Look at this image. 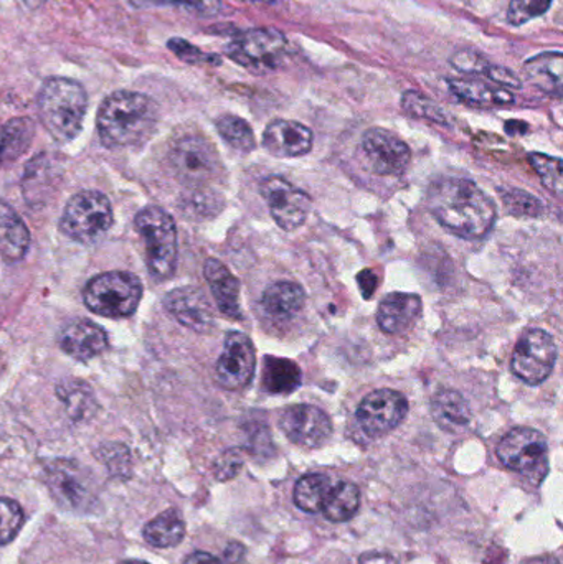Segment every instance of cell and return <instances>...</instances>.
<instances>
[{
    "label": "cell",
    "instance_id": "6da1fadb",
    "mask_svg": "<svg viewBox=\"0 0 563 564\" xmlns=\"http://www.w3.org/2000/svg\"><path fill=\"white\" fill-rule=\"evenodd\" d=\"M429 210L440 225L465 240L486 237L496 221V205L475 182L445 177L430 185Z\"/></svg>",
    "mask_w": 563,
    "mask_h": 564
},
{
    "label": "cell",
    "instance_id": "7a4b0ae2",
    "mask_svg": "<svg viewBox=\"0 0 563 564\" xmlns=\"http://www.w3.org/2000/svg\"><path fill=\"white\" fill-rule=\"evenodd\" d=\"M159 109L154 99L142 93L116 91L98 109L99 141L105 148L141 144L154 132Z\"/></svg>",
    "mask_w": 563,
    "mask_h": 564
},
{
    "label": "cell",
    "instance_id": "3957f363",
    "mask_svg": "<svg viewBox=\"0 0 563 564\" xmlns=\"http://www.w3.org/2000/svg\"><path fill=\"white\" fill-rule=\"evenodd\" d=\"M88 111V95L78 82L48 78L39 93V115L43 128L56 142L73 141Z\"/></svg>",
    "mask_w": 563,
    "mask_h": 564
},
{
    "label": "cell",
    "instance_id": "277c9868",
    "mask_svg": "<svg viewBox=\"0 0 563 564\" xmlns=\"http://www.w3.org/2000/svg\"><path fill=\"white\" fill-rule=\"evenodd\" d=\"M136 230L145 245V261L155 280H169L177 268V230L161 207H145L136 215Z\"/></svg>",
    "mask_w": 563,
    "mask_h": 564
},
{
    "label": "cell",
    "instance_id": "5b68a950",
    "mask_svg": "<svg viewBox=\"0 0 563 564\" xmlns=\"http://www.w3.org/2000/svg\"><path fill=\"white\" fill-rule=\"evenodd\" d=\"M115 224L111 202L101 192L73 195L63 210L59 230L76 243L93 245L108 235Z\"/></svg>",
    "mask_w": 563,
    "mask_h": 564
},
{
    "label": "cell",
    "instance_id": "8992f818",
    "mask_svg": "<svg viewBox=\"0 0 563 564\" xmlns=\"http://www.w3.org/2000/svg\"><path fill=\"white\" fill-rule=\"evenodd\" d=\"M142 297V284L134 274L111 271L93 278L86 284L83 299L93 314L121 318L134 314Z\"/></svg>",
    "mask_w": 563,
    "mask_h": 564
},
{
    "label": "cell",
    "instance_id": "52a82bcc",
    "mask_svg": "<svg viewBox=\"0 0 563 564\" xmlns=\"http://www.w3.org/2000/svg\"><path fill=\"white\" fill-rule=\"evenodd\" d=\"M225 52L228 58L255 75H267L286 62L288 40L280 30L270 26L251 29L231 40Z\"/></svg>",
    "mask_w": 563,
    "mask_h": 564
},
{
    "label": "cell",
    "instance_id": "ba28073f",
    "mask_svg": "<svg viewBox=\"0 0 563 564\" xmlns=\"http://www.w3.org/2000/svg\"><path fill=\"white\" fill-rule=\"evenodd\" d=\"M169 164L187 188H207L218 178L221 161L214 145L202 135H184L169 151Z\"/></svg>",
    "mask_w": 563,
    "mask_h": 564
},
{
    "label": "cell",
    "instance_id": "9c48e42d",
    "mask_svg": "<svg viewBox=\"0 0 563 564\" xmlns=\"http://www.w3.org/2000/svg\"><path fill=\"white\" fill-rule=\"evenodd\" d=\"M53 500L66 512L91 513L98 506V494L88 474L73 460L56 459L43 474Z\"/></svg>",
    "mask_w": 563,
    "mask_h": 564
},
{
    "label": "cell",
    "instance_id": "30bf717a",
    "mask_svg": "<svg viewBox=\"0 0 563 564\" xmlns=\"http://www.w3.org/2000/svg\"><path fill=\"white\" fill-rule=\"evenodd\" d=\"M502 466L515 473L544 479L549 469V444L541 431L516 427L509 431L496 447Z\"/></svg>",
    "mask_w": 563,
    "mask_h": 564
},
{
    "label": "cell",
    "instance_id": "8fae6325",
    "mask_svg": "<svg viewBox=\"0 0 563 564\" xmlns=\"http://www.w3.org/2000/svg\"><path fill=\"white\" fill-rule=\"evenodd\" d=\"M557 361V345L554 337L542 328L524 332L516 345L511 358V370L519 380L538 387L544 383Z\"/></svg>",
    "mask_w": 563,
    "mask_h": 564
},
{
    "label": "cell",
    "instance_id": "7c38bea8",
    "mask_svg": "<svg viewBox=\"0 0 563 564\" xmlns=\"http://www.w3.org/2000/svg\"><path fill=\"white\" fill-rule=\"evenodd\" d=\"M260 192L278 227L293 231L306 224L313 208V200L306 192L294 187L280 175L264 178L261 182Z\"/></svg>",
    "mask_w": 563,
    "mask_h": 564
},
{
    "label": "cell",
    "instance_id": "4fadbf2b",
    "mask_svg": "<svg viewBox=\"0 0 563 564\" xmlns=\"http://www.w3.org/2000/svg\"><path fill=\"white\" fill-rule=\"evenodd\" d=\"M409 413V401L400 391L382 388L364 398L357 408V421L364 433L380 437L399 427Z\"/></svg>",
    "mask_w": 563,
    "mask_h": 564
},
{
    "label": "cell",
    "instance_id": "5bb4252c",
    "mask_svg": "<svg viewBox=\"0 0 563 564\" xmlns=\"http://www.w3.org/2000/svg\"><path fill=\"white\" fill-rule=\"evenodd\" d=\"M257 351L243 332H228L225 347L215 368V378L225 390L237 391L253 380Z\"/></svg>",
    "mask_w": 563,
    "mask_h": 564
},
{
    "label": "cell",
    "instance_id": "9a60e30c",
    "mask_svg": "<svg viewBox=\"0 0 563 564\" xmlns=\"http://www.w3.org/2000/svg\"><path fill=\"white\" fill-rule=\"evenodd\" d=\"M362 152L370 171L383 177H399L412 161L409 144L382 128L369 129L364 134Z\"/></svg>",
    "mask_w": 563,
    "mask_h": 564
},
{
    "label": "cell",
    "instance_id": "2e32d148",
    "mask_svg": "<svg viewBox=\"0 0 563 564\" xmlns=\"http://www.w3.org/2000/svg\"><path fill=\"white\" fill-rule=\"evenodd\" d=\"M284 436L306 449H317L329 441L333 421L321 408L313 404H293L280 417Z\"/></svg>",
    "mask_w": 563,
    "mask_h": 564
},
{
    "label": "cell",
    "instance_id": "e0dca14e",
    "mask_svg": "<svg viewBox=\"0 0 563 564\" xmlns=\"http://www.w3.org/2000/svg\"><path fill=\"white\" fill-rule=\"evenodd\" d=\"M164 307L178 324L197 334H208L215 327V315L204 291L194 285H182L167 292Z\"/></svg>",
    "mask_w": 563,
    "mask_h": 564
},
{
    "label": "cell",
    "instance_id": "ac0fdd59",
    "mask_svg": "<svg viewBox=\"0 0 563 564\" xmlns=\"http://www.w3.org/2000/svg\"><path fill=\"white\" fill-rule=\"evenodd\" d=\"M314 134L307 126L288 119H274L263 132V148L278 159L310 154Z\"/></svg>",
    "mask_w": 563,
    "mask_h": 564
},
{
    "label": "cell",
    "instance_id": "d6986e66",
    "mask_svg": "<svg viewBox=\"0 0 563 564\" xmlns=\"http://www.w3.org/2000/svg\"><path fill=\"white\" fill-rule=\"evenodd\" d=\"M423 302L419 294L392 292L380 302L377 322L389 335H403L415 327L422 317Z\"/></svg>",
    "mask_w": 563,
    "mask_h": 564
},
{
    "label": "cell",
    "instance_id": "ffe728a7",
    "mask_svg": "<svg viewBox=\"0 0 563 564\" xmlns=\"http://www.w3.org/2000/svg\"><path fill=\"white\" fill-rule=\"evenodd\" d=\"M59 347L78 361L91 360L108 348V334L95 322H69L59 334Z\"/></svg>",
    "mask_w": 563,
    "mask_h": 564
},
{
    "label": "cell",
    "instance_id": "44dd1931",
    "mask_svg": "<svg viewBox=\"0 0 563 564\" xmlns=\"http://www.w3.org/2000/svg\"><path fill=\"white\" fill-rule=\"evenodd\" d=\"M204 276L210 285L218 311L228 318L241 321L240 281L228 271L221 261L210 258L205 261Z\"/></svg>",
    "mask_w": 563,
    "mask_h": 564
},
{
    "label": "cell",
    "instance_id": "7402d4cb",
    "mask_svg": "<svg viewBox=\"0 0 563 564\" xmlns=\"http://www.w3.org/2000/svg\"><path fill=\"white\" fill-rule=\"evenodd\" d=\"M306 292L296 282L278 281L261 295V308L274 321H290L303 311Z\"/></svg>",
    "mask_w": 563,
    "mask_h": 564
},
{
    "label": "cell",
    "instance_id": "603a6c76",
    "mask_svg": "<svg viewBox=\"0 0 563 564\" xmlns=\"http://www.w3.org/2000/svg\"><path fill=\"white\" fill-rule=\"evenodd\" d=\"M29 247V228L6 202H0V257L7 263H17L25 257Z\"/></svg>",
    "mask_w": 563,
    "mask_h": 564
},
{
    "label": "cell",
    "instance_id": "cb8c5ba5",
    "mask_svg": "<svg viewBox=\"0 0 563 564\" xmlns=\"http://www.w3.org/2000/svg\"><path fill=\"white\" fill-rule=\"evenodd\" d=\"M448 86L450 91L466 105L492 108V106H509L516 101L511 89L488 85L479 79H450Z\"/></svg>",
    "mask_w": 563,
    "mask_h": 564
},
{
    "label": "cell",
    "instance_id": "d4e9b609",
    "mask_svg": "<svg viewBox=\"0 0 563 564\" xmlns=\"http://www.w3.org/2000/svg\"><path fill=\"white\" fill-rule=\"evenodd\" d=\"M433 420L442 430L458 433L472 421V408L459 391L442 390L432 401Z\"/></svg>",
    "mask_w": 563,
    "mask_h": 564
},
{
    "label": "cell",
    "instance_id": "484cf974",
    "mask_svg": "<svg viewBox=\"0 0 563 564\" xmlns=\"http://www.w3.org/2000/svg\"><path fill=\"white\" fill-rule=\"evenodd\" d=\"M563 56L561 52H548L528 59L524 65V75L535 88L548 95H562Z\"/></svg>",
    "mask_w": 563,
    "mask_h": 564
},
{
    "label": "cell",
    "instance_id": "4316f807",
    "mask_svg": "<svg viewBox=\"0 0 563 564\" xmlns=\"http://www.w3.org/2000/svg\"><path fill=\"white\" fill-rule=\"evenodd\" d=\"M185 522L181 512L175 509L165 510L152 519L142 530V536L154 549H172L184 540Z\"/></svg>",
    "mask_w": 563,
    "mask_h": 564
},
{
    "label": "cell",
    "instance_id": "83f0119b",
    "mask_svg": "<svg viewBox=\"0 0 563 564\" xmlns=\"http://www.w3.org/2000/svg\"><path fill=\"white\" fill-rule=\"evenodd\" d=\"M263 388L271 394H288L301 384V368L288 358L267 357L263 364Z\"/></svg>",
    "mask_w": 563,
    "mask_h": 564
},
{
    "label": "cell",
    "instance_id": "f1b7e54d",
    "mask_svg": "<svg viewBox=\"0 0 563 564\" xmlns=\"http://www.w3.org/2000/svg\"><path fill=\"white\" fill-rule=\"evenodd\" d=\"M35 124L32 119L17 118L0 129V165L17 161L32 144Z\"/></svg>",
    "mask_w": 563,
    "mask_h": 564
},
{
    "label": "cell",
    "instance_id": "f546056e",
    "mask_svg": "<svg viewBox=\"0 0 563 564\" xmlns=\"http://www.w3.org/2000/svg\"><path fill=\"white\" fill-rule=\"evenodd\" d=\"M359 507V487L356 484L340 480V482L333 484V489H331L326 503H324L323 513L329 522H349L356 516Z\"/></svg>",
    "mask_w": 563,
    "mask_h": 564
},
{
    "label": "cell",
    "instance_id": "4dcf8cb0",
    "mask_svg": "<svg viewBox=\"0 0 563 564\" xmlns=\"http://www.w3.org/2000/svg\"><path fill=\"white\" fill-rule=\"evenodd\" d=\"M333 480L324 474H307L294 487V503L306 513L323 512Z\"/></svg>",
    "mask_w": 563,
    "mask_h": 564
},
{
    "label": "cell",
    "instance_id": "1f68e13d",
    "mask_svg": "<svg viewBox=\"0 0 563 564\" xmlns=\"http://www.w3.org/2000/svg\"><path fill=\"white\" fill-rule=\"evenodd\" d=\"M217 131L235 151L251 152L257 148L253 129L238 116L225 115L217 119Z\"/></svg>",
    "mask_w": 563,
    "mask_h": 564
},
{
    "label": "cell",
    "instance_id": "d6a6232c",
    "mask_svg": "<svg viewBox=\"0 0 563 564\" xmlns=\"http://www.w3.org/2000/svg\"><path fill=\"white\" fill-rule=\"evenodd\" d=\"M58 397L63 401L68 413L76 420H82L93 406V394L88 384L82 381L66 380L58 387Z\"/></svg>",
    "mask_w": 563,
    "mask_h": 564
},
{
    "label": "cell",
    "instance_id": "836d02e7",
    "mask_svg": "<svg viewBox=\"0 0 563 564\" xmlns=\"http://www.w3.org/2000/svg\"><path fill=\"white\" fill-rule=\"evenodd\" d=\"M403 111L415 118L426 119V121L439 122V124H448L450 116L442 106L436 105L426 96L416 91H407L402 98Z\"/></svg>",
    "mask_w": 563,
    "mask_h": 564
},
{
    "label": "cell",
    "instance_id": "e575fe53",
    "mask_svg": "<svg viewBox=\"0 0 563 564\" xmlns=\"http://www.w3.org/2000/svg\"><path fill=\"white\" fill-rule=\"evenodd\" d=\"M25 513L17 500L0 497V546L9 545L19 535Z\"/></svg>",
    "mask_w": 563,
    "mask_h": 564
},
{
    "label": "cell",
    "instance_id": "d590c367",
    "mask_svg": "<svg viewBox=\"0 0 563 564\" xmlns=\"http://www.w3.org/2000/svg\"><path fill=\"white\" fill-rule=\"evenodd\" d=\"M191 194L185 195L182 207L185 214L195 215V217H214L221 210V197H218L210 188H188Z\"/></svg>",
    "mask_w": 563,
    "mask_h": 564
},
{
    "label": "cell",
    "instance_id": "8d00e7d4",
    "mask_svg": "<svg viewBox=\"0 0 563 564\" xmlns=\"http://www.w3.org/2000/svg\"><path fill=\"white\" fill-rule=\"evenodd\" d=\"M529 162H531L534 171L538 172L541 177L542 184L552 192V194L561 197L562 195V161L559 158H551V155L534 154L529 155Z\"/></svg>",
    "mask_w": 563,
    "mask_h": 564
},
{
    "label": "cell",
    "instance_id": "74e56055",
    "mask_svg": "<svg viewBox=\"0 0 563 564\" xmlns=\"http://www.w3.org/2000/svg\"><path fill=\"white\" fill-rule=\"evenodd\" d=\"M506 210L516 217H539L544 212V205L528 192L511 188L502 194Z\"/></svg>",
    "mask_w": 563,
    "mask_h": 564
},
{
    "label": "cell",
    "instance_id": "f35d334b",
    "mask_svg": "<svg viewBox=\"0 0 563 564\" xmlns=\"http://www.w3.org/2000/svg\"><path fill=\"white\" fill-rule=\"evenodd\" d=\"M554 0H511L508 7V22L519 26L538 17L544 15L551 9Z\"/></svg>",
    "mask_w": 563,
    "mask_h": 564
},
{
    "label": "cell",
    "instance_id": "ab89813d",
    "mask_svg": "<svg viewBox=\"0 0 563 564\" xmlns=\"http://www.w3.org/2000/svg\"><path fill=\"white\" fill-rule=\"evenodd\" d=\"M99 460L105 464L106 469L116 477H129L131 474V456L122 444H108L102 446L98 453Z\"/></svg>",
    "mask_w": 563,
    "mask_h": 564
},
{
    "label": "cell",
    "instance_id": "60d3db41",
    "mask_svg": "<svg viewBox=\"0 0 563 564\" xmlns=\"http://www.w3.org/2000/svg\"><path fill=\"white\" fill-rule=\"evenodd\" d=\"M138 6H174L201 17H214L221 10V0H132Z\"/></svg>",
    "mask_w": 563,
    "mask_h": 564
},
{
    "label": "cell",
    "instance_id": "b9f144b4",
    "mask_svg": "<svg viewBox=\"0 0 563 564\" xmlns=\"http://www.w3.org/2000/svg\"><path fill=\"white\" fill-rule=\"evenodd\" d=\"M169 50L177 56L182 62L191 63V65H198V63H212V65H220L221 59L215 55H205L201 48L185 42L184 39H171L167 42Z\"/></svg>",
    "mask_w": 563,
    "mask_h": 564
},
{
    "label": "cell",
    "instance_id": "7bdbcfd3",
    "mask_svg": "<svg viewBox=\"0 0 563 564\" xmlns=\"http://www.w3.org/2000/svg\"><path fill=\"white\" fill-rule=\"evenodd\" d=\"M453 68L465 75H486L489 69V62L475 50H459L452 56Z\"/></svg>",
    "mask_w": 563,
    "mask_h": 564
},
{
    "label": "cell",
    "instance_id": "ee69618b",
    "mask_svg": "<svg viewBox=\"0 0 563 564\" xmlns=\"http://www.w3.org/2000/svg\"><path fill=\"white\" fill-rule=\"evenodd\" d=\"M241 466H243V456H241L240 451H227V453L221 454L217 463H215V477L221 480V482L234 479V477H237L238 473H240Z\"/></svg>",
    "mask_w": 563,
    "mask_h": 564
},
{
    "label": "cell",
    "instance_id": "f6af8a7d",
    "mask_svg": "<svg viewBox=\"0 0 563 564\" xmlns=\"http://www.w3.org/2000/svg\"><path fill=\"white\" fill-rule=\"evenodd\" d=\"M486 76H488L492 83H496V85L502 86V88L511 89L521 86V79H519L511 69L505 68V66H489Z\"/></svg>",
    "mask_w": 563,
    "mask_h": 564
},
{
    "label": "cell",
    "instance_id": "bcb514c9",
    "mask_svg": "<svg viewBox=\"0 0 563 564\" xmlns=\"http://www.w3.org/2000/svg\"><path fill=\"white\" fill-rule=\"evenodd\" d=\"M357 281H359L360 292H362L364 297H372L377 285H379V278H377V274L373 273V271L364 270L362 273L357 276Z\"/></svg>",
    "mask_w": 563,
    "mask_h": 564
},
{
    "label": "cell",
    "instance_id": "7dc6e473",
    "mask_svg": "<svg viewBox=\"0 0 563 564\" xmlns=\"http://www.w3.org/2000/svg\"><path fill=\"white\" fill-rule=\"evenodd\" d=\"M184 564H224L220 558L207 552H195L185 558Z\"/></svg>",
    "mask_w": 563,
    "mask_h": 564
},
{
    "label": "cell",
    "instance_id": "c3c4849f",
    "mask_svg": "<svg viewBox=\"0 0 563 564\" xmlns=\"http://www.w3.org/2000/svg\"><path fill=\"white\" fill-rule=\"evenodd\" d=\"M360 564H397L396 558L386 553H366L360 556Z\"/></svg>",
    "mask_w": 563,
    "mask_h": 564
},
{
    "label": "cell",
    "instance_id": "681fc988",
    "mask_svg": "<svg viewBox=\"0 0 563 564\" xmlns=\"http://www.w3.org/2000/svg\"><path fill=\"white\" fill-rule=\"evenodd\" d=\"M243 555L245 549L240 543H230V545L227 546V550H225V560L231 564L240 562V560L243 558Z\"/></svg>",
    "mask_w": 563,
    "mask_h": 564
},
{
    "label": "cell",
    "instance_id": "f907efd6",
    "mask_svg": "<svg viewBox=\"0 0 563 564\" xmlns=\"http://www.w3.org/2000/svg\"><path fill=\"white\" fill-rule=\"evenodd\" d=\"M522 564H561V562L554 558V556H539V558L528 560V562Z\"/></svg>",
    "mask_w": 563,
    "mask_h": 564
},
{
    "label": "cell",
    "instance_id": "816d5d0a",
    "mask_svg": "<svg viewBox=\"0 0 563 564\" xmlns=\"http://www.w3.org/2000/svg\"><path fill=\"white\" fill-rule=\"evenodd\" d=\"M23 3V7L29 10H36L40 7L45 6L46 0H20Z\"/></svg>",
    "mask_w": 563,
    "mask_h": 564
},
{
    "label": "cell",
    "instance_id": "f5cc1de1",
    "mask_svg": "<svg viewBox=\"0 0 563 564\" xmlns=\"http://www.w3.org/2000/svg\"><path fill=\"white\" fill-rule=\"evenodd\" d=\"M119 564H149V563L141 562V560H128V562H121Z\"/></svg>",
    "mask_w": 563,
    "mask_h": 564
},
{
    "label": "cell",
    "instance_id": "db71d44e",
    "mask_svg": "<svg viewBox=\"0 0 563 564\" xmlns=\"http://www.w3.org/2000/svg\"><path fill=\"white\" fill-rule=\"evenodd\" d=\"M263 2H267V3H280V2H283V0H263Z\"/></svg>",
    "mask_w": 563,
    "mask_h": 564
}]
</instances>
